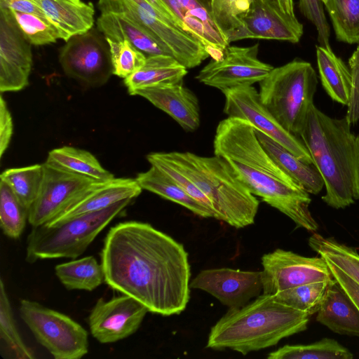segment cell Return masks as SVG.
Instances as JSON below:
<instances>
[{
    "label": "cell",
    "instance_id": "6da1fadb",
    "mask_svg": "<svg viewBox=\"0 0 359 359\" xmlns=\"http://www.w3.org/2000/svg\"><path fill=\"white\" fill-rule=\"evenodd\" d=\"M104 282L168 316L182 312L190 297L188 253L180 243L151 224L120 222L110 228L100 254Z\"/></svg>",
    "mask_w": 359,
    "mask_h": 359
},
{
    "label": "cell",
    "instance_id": "7a4b0ae2",
    "mask_svg": "<svg viewBox=\"0 0 359 359\" xmlns=\"http://www.w3.org/2000/svg\"><path fill=\"white\" fill-rule=\"evenodd\" d=\"M213 147L215 155L230 165L253 195L287 216L297 227L311 232L318 229L309 209L310 194L271 158L250 122L234 117L221 121Z\"/></svg>",
    "mask_w": 359,
    "mask_h": 359
},
{
    "label": "cell",
    "instance_id": "3957f363",
    "mask_svg": "<svg viewBox=\"0 0 359 359\" xmlns=\"http://www.w3.org/2000/svg\"><path fill=\"white\" fill-rule=\"evenodd\" d=\"M320 174L325 188L322 200L344 209L359 200V135L346 116H329L313 103L299 134Z\"/></svg>",
    "mask_w": 359,
    "mask_h": 359
},
{
    "label": "cell",
    "instance_id": "277c9868",
    "mask_svg": "<svg viewBox=\"0 0 359 359\" xmlns=\"http://www.w3.org/2000/svg\"><path fill=\"white\" fill-rule=\"evenodd\" d=\"M310 316L278 302L273 294L262 293L245 305L229 309L212 327L206 347L246 355L305 331Z\"/></svg>",
    "mask_w": 359,
    "mask_h": 359
},
{
    "label": "cell",
    "instance_id": "5b68a950",
    "mask_svg": "<svg viewBox=\"0 0 359 359\" xmlns=\"http://www.w3.org/2000/svg\"><path fill=\"white\" fill-rule=\"evenodd\" d=\"M156 154L183 173L209 199L215 219L236 229L255 222L259 201L222 158L189 151Z\"/></svg>",
    "mask_w": 359,
    "mask_h": 359
},
{
    "label": "cell",
    "instance_id": "8992f818",
    "mask_svg": "<svg viewBox=\"0 0 359 359\" xmlns=\"http://www.w3.org/2000/svg\"><path fill=\"white\" fill-rule=\"evenodd\" d=\"M259 83L262 103L286 130L299 137L318 84L311 64L294 59L273 67Z\"/></svg>",
    "mask_w": 359,
    "mask_h": 359
},
{
    "label": "cell",
    "instance_id": "52a82bcc",
    "mask_svg": "<svg viewBox=\"0 0 359 359\" xmlns=\"http://www.w3.org/2000/svg\"><path fill=\"white\" fill-rule=\"evenodd\" d=\"M131 200L125 199L102 210L78 215L53 225L32 226L27 239V262L79 257Z\"/></svg>",
    "mask_w": 359,
    "mask_h": 359
},
{
    "label": "cell",
    "instance_id": "ba28073f",
    "mask_svg": "<svg viewBox=\"0 0 359 359\" xmlns=\"http://www.w3.org/2000/svg\"><path fill=\"white\" fill-rule=\"evenodd\" d=\"M19 310L38 343L54 358L80 359L88 353L87 331L68 316L25 299Z\"/></svg>",
    "mask_w": 359,
    "mask_h": 359
},
{
    "label": "cell",
    "instance_id": "9c48e42d",
    "mask_svg": "<svg viewBox=\"0 0 359 359\" xmlns=\"http://www.w3.org/2000/svg\"><path fill=\"white\" fill-rule=\"evenodd\" d=\"M101 13L123 14L154 34L186 68L201 64L208 53L201 43L181 28L154 15L159 13L145 0H99Z\"/></svg>",
    "mask_w": 359,
    "mask_h": 359
},
{
    "label": "cell",
    "instance_id": "30bf717a",
    "mask_svg": "<svg viewBox=\"0 0 359 359\" xmlns=\"http://www.w3.org/2000/svg\"><path fill=\"white\" fill-rule=\"evenodd\" d=\"M99 32L93 27L71 37L59 54L65 74L90 86L104 84L113 74L109 45Z\"/></svg>",
    "mask_w": 359,
    "mask_h": 359
},
{
    "label": "cell",
    "instance_id": "8fae6325",
    "mask_svg": "<svg viewBox=\"0 0 359 359\" xmlns=\"http://www.w3.org/2000/svg\"><path fill=\"white\" fill-rule=\"evenodd\" d=\"M225 96L224 112L228 117L250 122L297 158L312 163L302 140L286 130L262 103L259 92L252 86H242L222 92Z\"/></svg>",
    "mask_w": 359,
    "mask_h": 359
},
{
    "label": "cell",
    "instance_id": "7c38bea8",
    "mask_svg": "<svg viewBox=\"0 0 359 359\" xmlns=\"http://www.w3.org/2000/svg\"><path fill=\"white\" fill-rule=\"evenodd\" d=\"M262 293L274 294L295 286L334 278L325 260L276 249L262 257Z\"/></svg>",
    "mask_w": 359,
    "mask_h": 359
},
{
    "label": "cell",
    "instance_id": "4fadbf2b",
    "mask_svg": "<svg viewBox=\"0 0 359 359\" xmlns=\"http://www.w3.org/2000/svg\"><path fill=\"white\" fill-rule=\"evenodd\" d=\"M259 45L228 46L219 60H211L196 79L222 92L242 86H252L264 79L273 67L259 60Z\"/></svg>",
    "mask_w": 359,
    "mask_h": 359
},
{
    "label": "cell",
    "instance_id": "5bb4252c",
    "mask_svg": "<svg viewBox=\"0 0 359 359\" xmlns=\"http://www.w3.org/2000/svg\"><path fill=\"white\" fill-rule=\"evenodd\" d=\"M148 311L144 304L126 294L108 301L100 298L88 316L90 333L101 344L122 340L139 329Z\"/></svg>",
    "mask_w": 359,
    "mask_h": 359
},
{
    "label": "cell",
    "instance_id": "9a60e30c",
    "mask_svg": "<svg viewBox=\"0 0 359 359\" xmlns=\"http://www.w3.org/2000/svg\"><path fill=\"white\" fill-rule=\"evenodd\" d=\"M31 43L10 9L0 8V91L15 92L29 84L32 67Z\"/></svg>",
    "mask_w": 359,
    "mask_h": 359
},
{
    "label": "cell",
    "instance_id": "2e32d148",
    "mask_svg": "<svg viewBox=\"0 0 359 359\" xmlns=\"http://www.w3.org/2000/svg\"><path fill=\"white\" fill-rule=\"evenodd\" d=\"M43 175L38 196L29 210L32 226L44 224L55 217L83 189L91 178L43 163Z\"/></svg>",
    "mask_w": 359,
    "mask_h": 359
},
{
    "label": "cell",
    "instance_id": "e0dca14e",
    "mask_svg": "<svg viewBox=\"0 0 359 359\" xmlns=\"http://www.w3.org/2000/svg\"><path fill=\"white\" fill-rule=\"evenodd\" d=\"M189 285L210 294L229 309L245 305L263 291L262 271L229 268L203 270Z\"/></svg>",
    "mask_w": 359,
    "mask_h": 359
},
{
    "label": "cell",
    "instance_id": "ac0fdd59",
    "mask_svg": "<svg viewBox=\"0 0 359 359\" xmlns=\"http://www.w3.org/2000/svg\"><path fill=\"white\" fill-rule=\"evenodd\" d=\"M241 22L243 29L238 40L257 39L297 43L304 34L303 25L295 15L285 13L277 0H251Z\"/></svg>",
    "mask_w": 359,
    "mask_h": 359
},
{
    "label": "cell",
    "instance_id": "d6986e66",
    "mask_svg": "<svg viewBox=\"0 0 359 359\" xmlns=\"http://www.w3.org/2000/svg\"><path fill=\"white\" fill-rule=\"evenodd\" d=\"M142 190L135 179L114 177L106 181L95 180L44 224L53 225L78 215L102 210L118 201L136 198Z\"/></svg>",
    "mask_w": 359,
    "mask_h": 359
},
{
    "label": "cell",
    "instance_id": "ffe728a7",
    "mask_svg": "<svg viewBox=\"0 0 359 359\" xmlns=\"http://www.w3.org/2000/svg\"><path fill=\"white\" fill-rule=\"evenodd\" d=\"M178 22L180 27L204 46L212 60H219L229 45L215 24L210 9L201 0H161Z\"/></svg>",
    "mask_w": 359,
    "mask_h": 359
},
{
    "label": "cell",
    "instance_id": "44dd1931",
    "mask_svg": "<svg viewBox=\"0 0 359 359\" xmlns=\"http://www.w3.org/2000/svg\"><path fill=\"white\" fill-rule=\"evenodd\" d=\"M132 95L147 99L187 132H194L200 126L198 100L194 92L183 85V81L138 89Z\"/></svg>",
    "mask_w": 359,
    "mask_h": 359
},
{
    "label": "cell",
    "instance_id": "7402d4cb",
    "mask_svg": "<svg viewBox=\"0 0 359 359\" xmlns=\"http://www.w3.org/2000/svg\"><path fill=\"white\" fill-rule=\"evenodd\" d=\"M316 313V320L333 332L359 337V310L335 279L329 284Z\"/></svg>",
    "mask_w": 359,
    "mask_h": 359
},
{
    "label": "cell",
    "instance_id": "603a6c76",
    "mask_svg": "<svg viewBox=\"0 0 359 359\" xmlns=\"http://www.w3.org/2000/svg\"><path fill=\"white\" fill-rule=\"evenodd\" d=\"M57 29L60 39L71 37L93 28L95 8L82 0H34Z\"/></svg>",
    "mask_w": 359,
    "mask_h": 359
},
{
    "label": "cell",
    "instance_id": "cb8c5ba5",
    "mask_svg": "<svg viewBox=\"0 0 359 359\" xmlns=\"http://www.w3.org/2000/svg\"><path fill=\"white\" fill-rule=\"evenodd\" d=\"M97 28L105 39L127 40L147 56L172 55L168 48L149 29L123 14L101 13L97 20Z\"/></svg>",
    "mask_w": 359,
    "mask_h": 359
},
{
    "label": "cell",
    "instance_id": "d4e9b609",
    "mask_svg": "<svg viewBox=\"0 0 359 359\" xmlns=\"http://www.w3.org/2000/svg\"><path fill=\"white\" fill-rule=\"evenodd\" d=\"M256 135L271 158L303 189L311 194H319L324 187L323 178L312 163L306 162L277 142L255 128Z\"/></svg>",
    "mask_w": 359,
    "mask_h": 359
},
{
    "label": "cell",
    "instance_id": "484cf974",
    "mask_svg": "<svg viewBox=\"0 0 359 359\" xmlns=\"http://www.w3.org/2000/svg\"><path fill=\"white\" fill-rule=\"evenodd\" d=\"M187 73V68L172 55H148L144 65L124 79V84L132 95L138 89L182 82Z\"/></svg>",
    "mask_w": 359,
    "mask_h": 359
},
{
    "label": "cell",
    "instance_id": "4316f807",
    "mask_svg": "<svg viewBox=\"0 0 359 359\" xmlns=\"http://www.w3.org/2000/svg\"><path fill=\"white\" fill-rule=\"evenodd\" d=\"M316 60L321 84L327 94L334 102L347 106L352 86L349 67L330 46H316Z\"/></svg>",
    "mask_w": 359,
    "mask_h": 359
},
{
    "label": "cell",
    "instance_id": "83f0119b",
    "mask_svg": "<svg viewBox=\"0 0 359 359\" xmlns=\"http://www.w3.org/2000/svg\"><path fill=\"white\" fill-rule=\"evenodd\" d=\"M136 181L142 189L180 204L201 217L215 218L214 212L187 194L170 177L158 168H151L137 174Z\"/></svg>",
    "mask_w": 359,
    "mask_h": 359
},
{
    "label": "cell",
    "instance_id": "f1b7e54d",
    "mask_svg": "<svg viewBox=\"0 0 359 359\" xmlns=\"http://www.w3.org/2000/svg\"><path fill=\"white\" fill-rule=\"evenodd\" d=\"M46 163L97 181H106L114 177L90 152L73 147L64 146L52 149Z\"/></svg>",
    "mask_w": 359,
    "mask_h": 359
},
{
    "label": "cell",
    "instance_id": "f546056e",
    "mask_svg": "<svg viewBox=\"0 0 359 359\" xmlns=\"http://www.w3.org/2000/svg\"><path fill=\"white\" fill-rule=\"evenodd\" d=\"M55 275L67 290L92 291L104 281L102 264L93 256H86L57 264Z\"/></svg>",
    "mask_w": 359,
    "mask_h": 359
},
{
    "label": "cell",
    "instance_id": "4dcf8cb0",
    "mask_svg": "<svg viewBox=\"0 0 359 359\" xmlns=\"http://www.w3.org/2000/svg\"><path fill=\"white\" fill-rule=\"evenodd\" d=\"M308 243L325 262L334 264L359 284V252L356 248L317 233L309 237Z\"/></svg>",
    "mask_w": 359,
    "mask_h": 359
},
{
    "label": "cell",
    "instance_id": "1f68e13d",
    "mask_svg": "<svg viewBox=\"0 0 359 359\" xmlns=\"http://www.w3.org/2000/svg\"><path fill=\"white\" fill-rule=\"evenodd\" d=\"M353 354L331 338L309 344L285 345L271 352L269 359H352Z\"/></svg>",
    "mask_w": 359,
    "mask_h": 359
},
{
    "label": "cell",
    "instance_id": "d6a6232c",
    "mask_svg": "<svg viewBox=\"0 0 359 359\" xmlns=\"http://www.w3.org/2000/svg\"><path fill=\"white\" fill-rule=\"evenodd\" d=\"M43 175V164H35L5 170L0 175V180L11 189L20 203L29 210L38 196Z\"/></svg>",
    "mask_w": 359,
    "mask_h": 359
},
{
    "label": "cell",
    "instance_id": "836d02e7",
    "mask_svg": "<svg viewBox=\"0 0 359 359\" xmlns=\"http://www.w3.org/2000/svg\"><path fill=\"white\" fill-rule=\"evenodd\" d=\"M324 5L337 40L359 43V0H327Z\"/></svg>",
    "mask_w": 359,
    "mask_h": 359
},
{
    "label": "cell",
    "instance_id": "e575fe53",
    "mask_svg": "<svg viewBox=\"0 0 359 359\" xmlns=\"http://www.w3.org/2000/svg\"><path fill=\"white\" fill-rule=\"evenodd\" d=\"M251 0H210L212 17L227 41H238L243 29L241 18L250 8Z\"/></svg>",
    "mask_w": 359,
    "mask_h": 359
},
{
    "label": "cell",
    "instance_id": "d590c367",
    "mask_svg": "<svg viewBox=\"0 0 359 359\" xmlns=\"http://www.w3.org/2000/svg\"><path fill=\"white\" fill-rule=\"evenodd\" d=\"M332 281H318L295 286L280 291L273 296L278 302L312 316L319 310Z\"/></svg>",
    "mask_w": 359,
    "mask_h": 359
},
{
    "label": "cell",
    "instance_id": "8d00e7d4",
    "mask_svg": "<svg viewBox=\"0 0 359 359\" xmlns=\"http://www.w3.org/2000/svg\"><path fill=\"white\" fill-rule=\"evenodd\" d=\"M29 210L20 203L11 189L0 180V226L4 234L16 239L22 233Z\"/></svg>",
    "mask_w": 359,
    "mask_h": 359
},
{
    "label": "cell",
    "instance_id": "74e56055",
    "mask_svg": "<svg viewBox=\"0 0 359 359\" xmlns=\"http://www.w3.org/2000/svg\"><path fill=\"white\" fill-rule=\"evenodd\" d=\"M0 337L18 359H33L34 353L23 341L16 327L3 279L0 280Z\"/></svg>",
    "mask_w": 359,
    "mask_h": 359
},
{
    "label": "cell",
    "instance_id": "f35d334b",
    "mask_svg": "<svg viewBox=\"0 0 359 359\" xmlns=\"http://www.w3.org/2000/svg\"><path fill=\"white\" fill-rule=\"evenodd\" d=\"M106 40L109 48L113 74L125 79L144 65L147 55L128 41Z\"/></svg>",
    "mask_w": 359,
    "mask_h": 359
},
{
    "label": "cell",
    "instance_id": "ab89813d",
    "mask_svg": "<svg viewBox=\"0 0 359 359\" xmlns=\"http://www.w3.org/2000/svg\"><path fill=\"white\" fill-rule=\"evenodd\" d=\"M11 11L24 36L32 45H48L60 39L52 23L34 14Z\"/></svg>",
    "mask_w": 359,
    "mask_h": 359
},
{
    "label": "cell",
    "instance_id": "60d3db41",
    "mask_svg": "<svg viewBox=\"0 0 359 359\" xmlns=\"http://www.w3.org/2000/svg\"><path fill=\"white\" fill-rule=\"evenodd\" d=\"M147 159L151 165L158 168L165 173L187 194L213 212L212 206L209 199L183 173L170 163L160 158L156 152L149 154L147 156Z\"/></svg>",
    "mask_w": 359,
    "mask_h": 359
},
{
    "label": "cell",
    "instance_id": "b9f144b4",
    "mask_svg": "<svg viewBox=\"0 0 359 359\" xmlns=\"http://www.w3.org/2000/svg\"><path fill=\"white\" fill-rule=\"evenodd\" d=\"M320 0H299L300 12L316 28L320 46H330V27Z\"/></svg>",
    "mask_w": 359,
    "mask_h": 359
},
{
    "label": "cell",
    "instance_id": "7bdbcfd3",
    "mask_svg": "<svg viewBox=\"0 0 359 359\" xmlns=\"http://www.w3.org/2000/svg\"><path fill=\"white\" fill-rule=\"evenodd\" d=\"M348 67L352 86L345 116L352 126L359 122V43L348 60Z\"/></svg>",
    "mask_w": 359,
    "mask_h": 359
},
{
    "label": "cell",
    "instance_id": "ee69618b",
    "mask_svg": "<svg viewBox=\"0 0 359 359\" xmlns=\"http://www.w3.org/2000/svg\"><path fill=\"white\" fill-rule=\"evenodd\" d=\"M13 121L11 112L2 95L0 97V157L6 151L13 135Z\"/></svg>",
    "mask_w": 359,
    "mask_h": 359
},
{
    "label": "cell",
    "instance_id": "f6af8a7d",
    "mask_svg": "<svg viewBox=\"0 0 359 359\" xmlns=\"http://www.w3.org/2000/svg\"><path fill=\"white\" fill-rule=\"evenodd\" d=\"M334 279L345 290L359 310V284L334 264L327 262Z\"/></svg>",
    "mask_w": 359,
    "mask_h": 359
},
{
    "label": "cell",
    "instance_id": "bcb514c9",
    "mask_svg": "<svg viewBox=\"0 0 359 359\" xmlns=\"http://www.w3.org/2000/svg\"><path fill=\"white\" fill-rule=\"evenodd\" d=\"M0 8H6L17 12L34 14L50 22L34 0H0Z\"/></svg>",
    "mask_w": 359,
    "mask_h": 359
},
{
    "label": "cell",
    "instance_id": "7dc6e473",
    "mask_svg": "<svg viewBox=\"0 0 359 359\" xmlns=\"http://www.w3.org/2000/svg\"><path fill=\"white\" fill-rule=\"evenodd\" d=\"M145 1L163 15L172 24L180 27L175 17L161 0Z\"/></svg>",
    "mask_w": 359,
    "mask_h": 359
},
{
    "label": "cell",
    "instance_id": "c3c4849f",
    "mask_svg": "<svg viewBox=\"0 0 359 359\" xmlns=\"http://www.w3.org/2000/svg\"><path fill=\"white\" fill-rule=\"evenodd\" d=\"M281 9L291 15H294L293 0H277Z\"/></svg>",
    "mask_w": 359,
    "mask_h": 359
},
{
    "label": "cell",
    "instance_id": "681fc988",
    "mask_svg": "<svg viewBox=\"0 0 359 359\" xmlns=\"http://www.w3.org/2000/svg\"><path fill=\"white\" fill-rule=\"evenodd\" d=\"M323 4H325L327 1V0H320Z\"/></svg>",
    "mask_w": 359,
    "mask_h": 359
}]
</instances>
